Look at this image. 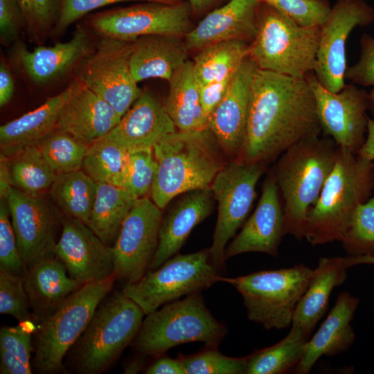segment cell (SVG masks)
I'll use <instances>...</instances> for the list:
<instances>
[{"mask_svg": "<svg viewBox=\"0 0 374 374\" xmlns=\"http://www.w3.org/2000/svg\"><path fill=\"white\" fill-rule=\"evenodd\" d=\"M321 133L314 96L306 78L257 68L245 138L236 159L265 165L299 141Z\"/></svg>", "mask_w": 374, "mask_h": 374, "instance_id": "6da1fadb", "label": "cell"}, {"mask_svg": "<svg viewBox=\"0 0 374 374\" xmlns=\"http://www.w3.org/2000/svg\"><path fill=\"white\" fill-rule=\"evenodd\" d=\"M222 151L208 129L177 131L153 148L157 170L150 199L163 209L177 195L210 188L225 166Z\"/></svg>", "mask_w": 374, "mask_h": 374, "instance_id": "7a4b0ae2", "label": "cell"}, {"mask_svg": "<svg viewBox=\"0 0 374 374\" xmlns=\"http://www.w3.org/2000/svg\"><path fill=\"white\" fill-rule=\"evenodd\" d=\"M337 147L330 136H312L279 157L273 172L284 201L285 235L304 238L308 211L333 169Z\"/></svg>", "mask_w": 374, "mask_h": 374, "instance_id": "3957f363", "label": "cell"}, {"mask_svg": "<svg viewBox=\"0 0 374 374\" xmlns=\"http://www.w3.org/2000/svg\"><path fill=\"white\" fill-rule=\"evenodd\" d=\"M373 168L374 161L337 147L333 169L307 215L304 238L310 244L341 242L355 209L373 193Z\"/></svg>", "mask_w": 374, "mask_h": 374, "instance_id": "277c9868", "label": "cell"}, {"mask_svg": "<svg viewBox=\"0 0 374 374\" xmlns=\"http://www.w3.org/2000/svg\"><path fill=\"white\" fill-rule=\"evenodd\" d=\"M145 313L123 291L106 296L71 348L77 373L99 374L107 369L136 337Z\"/></svg>", "mask_w": 374, "mask_h": 374, "instance_id": "5b68a950", "label": "cell"}, {"mask_svg": "<svg viewBox=\"0 0 374 374\" xmlns=\"http://www.w3.org/2000/svg\"><path fill=\"white\" fill-rule=\"evenodd\" d=\"M320 32L321 26H301L260 1L249 57L260 69L305 78L314 71Z\"/></svg>", "mask_w": 374, "mask_h": 374, "instance_id": "8992f818", "label": "cell"}, {"mask_svg": "<svg viewBox=\"0 0 374 374\" xmlns=\"http://www.w3.org/2000/svg\"><path fill=\"white\" fill-rule=\"evenodd\" d=\"M226 332L225 325L212 315L201 292H197L147 314L132 344L139 355L157 357L190 342L218 347Z\"/></svg>", "mask_w": 374, "mask_h": 374, "instance_id": "52a82bcc", "label": "cell"}, {"mask_svg": "<svg viewBox=\"0 0 374 374\" xmlns=\"http://www.w3.org/2000/svg\"><path fill=\"white\" fill-rule=\"evenodd\" d=\"M117 279L114 274L104 280L82 285L40 323L33 338L32 366L37 372H64V356L84 332Z\"/></svg>", "mask_w": 374, "mask_h": 374, "instance_id": "ba28073f", "label": "cell"}, {"mask_svg": "<svg viewBox=\"0 0 374 374\" xmlns=\"http://www.w3.org/2000/svg\"><path fill=\"white\" fill-rule=\"evenodd\" d=\"M314 270L303 265L275 270H262L222 282L233 286L243 299L247 318L266 330L285 329L292 323L301 297Z\"/></svg>", "mask_w": 374, "mask_h": 374, "instance_id": "9c48e42d", "label": "cell"}, {"mask_svg": "<svg viewBox=\"0 0 374 374\" xmlns=\"http://www.w3.org/2000/svg\"><path fill=\"white\" fill-rule=\"evenodd\" d=\"M222 276L212 262L209 249L189 254H177L139 280L122 290L145 315L168 303L222 282Z\"/></svg>", "mask_w": 374, "mask_h": 374, "instance_id": "30bf717a", "label": "cell"}, {"mask_svg": "<svg viewBox=\"0 0 374 374\" xmlns=\"http://www.w3.org/2000/svg\"><path fill=\"white\" fill-rule=\"evenodd\" d=\"M265 170V165L233 159L220 170L211 186L218 208L209 252L220 272L225 269L226 245L247 219L256 197V184Z\"/></svg>", "mask_w": 374, "mask_h": 374, "instance_id": "8fae6325", "label": "cell"}, {"mask_svg": "<svg viewBox=\"0 0 374 374\" xmlns=\"http://www.w3.org/2000/svg\"><path fill=\"white\" fill-rule=\"evenodd\" d=\"M134 42L102 36L93 52L83 60L78 77L121 118L142 92L130 68Z\"/></svg>", "mask_w": 374, "mask_h": 374, "instance_id": "7c38bea8", "label": "cell"}, {"mask_svg": "<svg viewBox=\"0 0 374 374\" xmlns=\"http://www.w3.org/2000/svg\"><path fill=\"white\" fill-rule=\"evenodd\" d=\"M189 3L145 1L91 15L89 26L102 36L135 41L148 35L184 37L191 28Z\"/></svg>", "mask_w": 374, "mask_h": 374, "instance_id": "4fadbf2b", "label": "cell"}, {"mask_svg": "<svg viewBox=\"0 0 374 374\" xmlns=\"http://www.w3.org/2000/svg\"><path fill=\"white\" fill-rule=\"evenodd\" d=\"M374 21V9L364 0H336L321 26L314 73L327 90L337 93L345 84L346 42L357 26Z\"/></svg>", "mask_w": 374, "mask_h": 374, "instance_id": "5bb4252c", "label": "cell"}, {"mask_svg": "<svg viewBox=\"0 0 374 374\" xmlns=\"http://www.w3.org/2000/svg\"><path fill=\"white\" fill-rule=\"evenodd\" d=\"M305 78L314 96L322 132L337 146L357 154L366 137L368 92L352 83L334 93L319 82L313 71Z\"/></svg>", "mask_w": 374, "mask_h": 374, "instance_id": "9a60e30c", "label": "cell"}, {"mask_svg": "<svg viewBox=\"0 0 374 374\" xmlns=\"http://www.w3.org/2000/svg\"><path fill=\"white\" fill-rule=\"evenodd\" d=\"M162 210L151 199L136 200L120 229L112 247L115 274L126 283L141 279L156 253Z\"/></svg>", "mask_w": 374, "mask_h": 374, "instance_id": "2e32d148", "label": "cell"}, {"mask_svg": "<svg viewBox=\"0 0 374 374\" xmlns=\"http://www.w3.org/2000/svg\"><path fill=\"white\" fill-rule=\"evenodd\" d=\"M20 256L27 269L36 262L55 256L57 218L41 195L10 187L6 196Z\"/></svg>", "mask_w": 374, "mask_h": 374, "instance_id": "e0dca14e", "label": "cell"}, {"mask_svg": "<svg viewBox=\"0 0 374 374\" xmlns=\"http://www.w3.org/2000/svg\"><path fill=\"white\" fill-rule=\"evenodd\" d=\"M55 256L69 275L81 285L115 274L112 247L104 243L84 222L65 216L54 249Z\"/></svg>", "mask_w": 374, "mask_h": 374, "instance_id": "ac0fdd59", "label": "cell"}, {"mask_svg": "<svg viewBox=\"0 0 374 374\" xmlns=\"http://www.w3.org/2000/svg\"><path fill=\"white\" fill-rule=\"evenodd\" d=\"M257 66L248 56L233 74L227 93L208 118L207 128L222 151L235 159L245 138L251 84Z\"/></svg>", "mask_w": 374, "mask_h": 374, "instance_id": "d6986e66", "label": "cell"}, {"mask_svg": "<svg viewBox=\"0 0 374 374\" xmlns=\"http://www.w3.org/2000/svg\"><path fill=\"white\" fill-rule=\"evenodd\" d=\"M279 198L278 186L272 172L265 181L253 214L226 248V260L247 252L278 255V247L285 235L284 211Z\"/></svg>", "mask_w": 374, "mask_h": 374, "instance_id": "ffe728a7", "label": "cell"}, {"mask_svg": "<svg viewBox=\"0 0 374 374\" xmlns=\"http://www.w3.org/2000/svg\"><path fill=\"white\" fill-rule=\"evenodd\" d=\"M91 39L82 26H78L72 37L53 46L29 50L17 42L12 50L16 66L36 84H47L62 77L89 54Z\"/></svg>", "mask_w": 374, "mask_h": 374, "instance_id": "44dd1931", "label": "cell"}, {"mask_svg": "<svg viewBox=\"0 0 374 374\" xmlns=\"http://www.w3.org/2000/svg\"><path fill=\"white\" fill-rule=\"evenodd\" d=\"M259 0H229L208 12L184 37L188 49L199 51L222 41L240 39L251 43L257 31Z\"/></svg>", "mask_w": 374, "mask_h": 374, "instance_id": "7402d4cb", "label": "cell"}, {"mask_svg": "<svg viewBox=\"0 0 374 374\" xmlns=\"http://www.w3.org/2000/svg\"><path fill=\"white\" fill-rule=\"evenodd\" d=\"M177 131L164 103L147 91H142L119 123L106 137L128 151L153 148Z\"/></svg>", "mask_w": 374, "mask_h": 374, "instance_id": "603a6c76", "label": "cell"}, {"mask_svg": "<svg viewBox=\"0 0 374 374\" xmlns=\"http://www.w3.org/2000/svg\"><path fill=\"white\" fill-rule=\"evenodd\" d=\"M121 118L103 98L84 84L62 107L56 128L89 145L106 136Z\"/></svg>", "mask_w": 374, "mask_h": 374, "instance_id": "cb8c5ba5", "label": "cell"}, {"mask_svg": "<svg viewBox=\"0 0 374 374\" xmlns=\"http://www.w3.org/2000/svg\"><path fill=\"white\" fill-rule=\"evenodd\" d=\"M210 188L192 190L162 219L156 253L149 267L154 270L176 255L195 226L210 215L213 208Z\"/></svg>", "mask_w": 374, "mask_h": 374, "instance_id": "d4e9b609", "label": "cell"}, {"mask_svg": "<svg viewBox=\"0 0 374 374\" xmlns=\"http://www.w3.org/2000/svg\"><path fill=\"white\" fill-rule=\"evenodd\" d=\"M359 303V299L348 292L338 296L326 320L306 342L296 373H308L320 357L335 356L350 347L355 335L350 323Z\"/></svg>", "mask_w": 374, "mask_h": 374, "instance_id": "484cf974", "label": "cell"}, {"mask_svg": "<svg viewBox=\"0 0 374 374\" xmlns=\"http://www.w3.org/2000/svg\"><path fill=\"white\" fill-rule=\"evenodd\" d=\"M83 84L78 78L39 107L2 125L0 127L1 154L9 157L26 146L36 145L55 130L62 107Z\"/></svg>", "mask_w": 374, "mask_h": 374, "instance_id": "4316f807", "label": "cell"}, {"mask_svg": "<svg viewBox=\"0 0 374 374\" xmlns=\"http://www.w3.org/2000/svg\"><path fill=\"white\" fill-rule=\"evenodd\" d=\"M82 285L55 256L36 262L24 276L33 317L41 323Z\"/></svg>", "mask_w": 374, "mask_h": 374, "instance_id": "83f0119b", "label": "cell"}, {"mask_svg": "<svg viewBox=\"0 0 374 374\" xmlns=\"http://www.w3.org/2000/svg\"><path fill=\"white\" fill-rule=\"evenodd\" d=\"M189 50L183 37L154 35L134 42L130 68L136 82L150 78L168 82L188 60Z\"/></svg>", "mask_w": 374, "mask_h": 374, "instance_id": "f1b7e54d", "label": "cell"}, {"mask_svg": "<svg viewBox=\"0 0 374 374\" xmlns=\"http://www.w3.org/2000/svg\"><path fill=\"white\" fill-rule=\"evenodd\" d=\"M344 257L321 258L312 279L296 308L292 326L301 328L307 335L327 311L332 290L347 278Z\"/></svg>", "mask_w": 374, "mask_h": 374, "instance_id": "f546056e", "label": "cell"}, {"mask_svg": "<svg viewBox=\"0 0 374 374\" xmlns=\"http://www.w3.org/2000/svg\"><path fill=\"white\" fill-rule=\"evenodd\" d=\"M168 82L164 105L177 130L193 132L207 128L208 119L201 104L193 61L182 64Z\"/></svg>", "mask_w": 374, "mask_h": 374, "instance_id": "4dcf8cb0", "label": "cell"}, {"mask_svg": "<svg viewBox=\"0 0 374 374\" xmlns=\"http://www.w3.org/2000/svg\"><path fill=\"white\" fill-rule=\"evenodd\" d=\"M138 199L124 188L97 182L96 195L87 226L108 244Z\"/></svg>", "mask_w": 374, "mask_h": 374, "instance_id": "1f68e13d", "label": "cell"}, {"mask_svg": "<svg viewBox=\"0 0 374 374\" xmlns=\"http://www.w3.org/2000/svg\"><path fill=\"white\" fill-rule=\"evenodd\" d=\"M249 44L231 39L208 45L198 51L193 63L199 85L232 76L249 56Z\"/></svg>", "mask_w": 374, "mask_h": 374, "instance_id": "d6a6232c", "label": "cell"}, {"mask_svg": "<svg viewBox=\"0 0 374 374\" xmlns=\"http://www.w3.org/2000/svg\"><path fill=\"white\" fill-rule=\"evenodd\" d=\"M97 182L84 170L57 175L50 188L52 198L65 216L87 224L94 204Z\"/></svg>", "mask_w": 374, "mask_h": 374, "instance_id": "836d02e7", "label": "cell"}, {"mask_svg": "<svg viewBox=\"0 0 374 374\" xmlns=\"http://www.w3.org/2000/svg\"><path fill=\"white\" fill-rule=\"evenodd\" d=\"M6 158L11 186L27 193L41 195L51 188L57 175L37 145L26 146Z\"/></svg>", "mask_w": 374, "mask_h": 374, "instance_id": "e575fe53", "label": "cell"}, {"mask_svg": "<svg viewBox=\"0 0 374 374\" xmlns=\"http://www.w3.org/2000/svg\"><path fill=\"white\" fill-rule=\"evenodd\" d=\"M309 339L301 328L292 326L278 343L249 355L247 374H282L296 368Z\"/></svg>", "mask_w": 374, "mask_h": 374, "instance_id": "d590c367", "label": "cell"}, {"mask_svg": "<svg viewBox=\"0 0 374 374\" xmlns=\"http://www.w3.org/2000/svg\"><path fill=\"white\" fill-rule=\"evenodd\" d=\"M128 150L103 136L89 145L83 170L95 181L124 187Z\"/></svg>", "mask_w": 374, "mask_h": 374, "instance_id": "8d00e7d4", "label": "cell"}, {"mask_svg": "<svg viewBox=\"0 0 374 374\" xmlns=\"http://www.w3.org/2000/svg\"><path fill=\"white\" fill-rule=\"evenodd\" d=\"M36 145L57 175L81 170L89 149V145L57 128Z\"/></svg>", "mask_w": 374, "mask_h": 374, "instance_id": "74e56055", "label": "cell"}, {"mask_svg": "<svg viewBox=\"0 0 374 374\" xmlns=\"http://www.w3.org/2000/svg\"><path fill=\"white\" fill-rule=\"evenodd\" d=\"M341 242L348 256L374 255V190L355 209Z\"/></svg>", "mask_w": 374, "mask_h": 374, "instance_id": "f35d334b", "label": "cell"}, {"mask_svg": "<svg viewBox=\"0 0 374 374\" xmlns=\"http://www.w3.org/2000/svg\"><path fill=\"white\" fill-rule=\"evenodd\" d=\"M217 348L206 346L195 354L179 355L186 374H247L249 355L231 357Z\"/></svg>", "mask_w": 374, "mask_h": 374, "instance_id": "ab89813d", "label": "cell"}, {"mask_svg": "<svg viewBox=\"0 0 374 374\" xmlns=\"http://www.w3.org/2000/svg\"><path fill=\"white\" fill-rule=\"evenodd\" d=\"M157 163L153 148L128 151V163L124 188L136 199L150 193Z\"/></svg>", "mask_w": 374, "mask_h": 374, "instance_id": "60d3db41", "label": "cell"}, {"mask_svg": "<svg viewBox=\"0 0 374 374\" xmlns=\"http://www.w3.org/2000/svg\"><path fill=\"white\" fill-rule=\"evenodd\" d=\"M24 25L30 37L42 41L58 19L60 0H17Z\"/></svg>", "mask_w": 374, "mask_h": 374, "instance_id": "b9f144b4", "label": "cell"}, {"mask_svg": "<svg viewBox=\"0 0 374 374\" xmlns=\"http://www.w3.org/2000/svg\"><path fill=\"white\" fill-rule=\"evenodd\" d=\"M0 313L15 317L20 323L33 318L24 287V276L0 269Z\"/></svg>", "mask_w": 374, "mask_h": 374, "instance_id": "7bdbcfd3", "label": "cell"}, {"mask_svg": "<svg viewBox=\"0 0 374 374\" xmlns=\"http://www.w3.org/2000/svg\"><path fill=\"white\" fill-rule=\"evenodd\" d=\"M275 8L297 24L321 26L331 6L328 0H259Z\"/></svg>", "mask_w": 374, "mask_h": 374, "instance_id": "ee69618b", "label": "cell"}, {"mask_svg": "<svg viewBox=\"0 0 374 374\" xmlns=\"http://www.w3.org/2000/svg\"><path fill=\"white\" fill-rule=\"evenodd\" d=\"M0 269L24 276L27 268L20 256L6 197L0 198Z\"/></svg>", "mask_w": 374, "mask_h": 374, "instance_id": "f6af8a7d", "label": "cell"}, {"mask_svg": "<svg viewBox=\"0 0 374 374\" xmlns=\"http://www.w3.org/2000/svg\"><path fill=\"white\" fill-rule=\"evenodd\" d=\"M125 1L176 3L174 0H60L59 17L52 32L55 34L62 33L73 23L89 12L110 4Z\"/></svg>", "mask_w": 374, "mask_h": 374, "instance_id": "bcb514c9", "label": "cell"}, {"mask_svg": "<svg viewBox=\"0 0 374 374\" xmlns=\"http://www.w3.org/2000/svg\"><path fill=\"white\" fill-rule=\"evenodd\" d=\"M359 45V60L353 65L347 66L345 78L355 84L374 87V37L363 34Z\"/></svg>", "mask_w": 374, "mask_h": 374, "instance_id": "7dc6e473", "label": "cell"}, {"mask_svg": "<svg viewBox=\"0 0 374 374\" xmlns=\"http://www.w3.org/2000/svg\"><path fill=\"white\" fill-rule=\"evenodd\" d=\"M28 323L17 326L3 327L0 330V348L15 355L24 363L31 365L30 357L33 352L31 330Z\"/></svg>", "mask_w": 374, "mask_h": 374, "instance_id": "c3c4849f", "label": "cell"}, {"mask_svg": "<svg viewBox=\"0 0 374 374\" xmlns=\"http://www.w3.org/2000/svg\"><path fill=\"white\" fill-rule=\"evenodd\" d=\"M24 18L17 0H0L1 41L9 44L15 41L19 33Z\"/></svg>", "mask_w": 374, "mask_h": 374, "instance_id": "681fc988", "label": "cell"}, {"mask_svg": "<svg viewBox=\"0 0 374 374\" xmlns=\"http://www.w3.org/2000/svg\"><path fill=\"white\" fill-rule=\"evenodd\" d=\"M233 75L221 81L199 85L201 104L208 119L226 96Z\"/></svg>", "mask_w": 374, "mask_h": 374, "instance_id": "f907efd6", "label": "cell"}, {"mask_svg": "<svg viewBox=\"0 0 374 374\" xmlns=\"http://www.w3.org/2000/svg\"><path fill=\"white\" fill-rule=\"evenodd\" d=\"M147 374H186L181 359L171 358L163 354L157 359L144 370Z\"/></svg>", "mask_w": 374, "mask_h": 374, "instance_id": "816d5d0a", "label": "cell"}, {"mask_svg": "<svg viewBox=\"0 0 374 374\" xmlns=\"http://www.w3.org/2000/svg\"><path fill=\"white\" fill-rule=\"evenodd\" d=\"M0 373L1 374H30L32 366L24 363L7 350L0 348Z\"/></svg>", "mask_w": 374, "mask_h": 374, "instance_id": "f5cc1de1", "label": "cell"}, {"mask_svg": "<svg viewBox=\"0 0 374 374\" xmlns=\"http://www.w3.org/2000/svg\"><path fill=\"white\" fill-rule=\"evenodd\" d=\"M15 92L14 80L6 60L0 62V106L6 105L12 100Z\"/></svg>", "mask_w": 374, "mask_h": 374, "instance_id": "db71d44e", "label": "cell"}, {"mask_svg": "<svg viewBox=\"0 0 374 374\" xmlns=\"http://www.w3.org/2000/svg\"><path fill=\"white\" fill-rule=\"evenodd\" d=\"M357 154L365 159L374 161V120L369 116L366 140Z\"/></svg>", "mask_w": 374, "mask_h": 374, "instance_id": "11a10c76", "label": "cell"}, {"mask_svg": "<svg viewBox=\"0 0 374 374\" xmlns=\"http://www.w3.org/2000/svg\"><path fill=\"white\" fill-rule=\"evenodd\" d=\"M218 0H188L192 12L202 14L212 8Z\"/></svg>", "mask_w": 374, "mask_h": 374, "instance_id": "9f6ffc18", "label": "cell"}, {"mask_svg": "<svg viewBox=\"0 0 374 374\" xmlns=\"http://www.w3.org/2000/svg\"><path fill=\"white\" fill-rule=\"evenodd\" d=\"M345 262L349 268L362 264L374 265V255L348 256L344 257Z\"/></svg>", "mask_w": 374, "mask_h": 374, "instance_id": "6f0895ef", "label": "cell"}, {"mask_svg": "<svg viewBox=\"0 0 374 374\" xmlns=\"http://www.w3.org/2000/svg\"><path fill=\"white\" fill-rule=\"evenodd\" d=\"M143 355L130 362L124 370L125 373H137L141 371L145 365V360Z\"/></svg>", "mask_w": 374, "mask_h": 374, "instance_id": "680465c9", "label": "cell"}, {"mask_svg": "<svg viewBox=\"0 0 374 374\" xmlns=\"http://www.w3.org/2000/svg\"><path fill=\"white\" fill-rule=\"evenodd\" d=\"M368 109L371 115L374 117V87L368 93Z\"/></svg>", "mask_w": 374, "mask_h": 374, "instance_id": "91938a15", "label": "cell"}, {"mask_svg": "<svg viewBox=\"0 0 374 374\" xmlns=\"http://www.w3.org/2000/svg\"><path fill=\"white\" fill-rule=\"evenodd\" d=\"M373 186H374V168L373 170Z\"/></svg>", "mask_w": 374, "mask_h": 374, "instance_id": "94428289", "label": "cell"}]
</instances>
